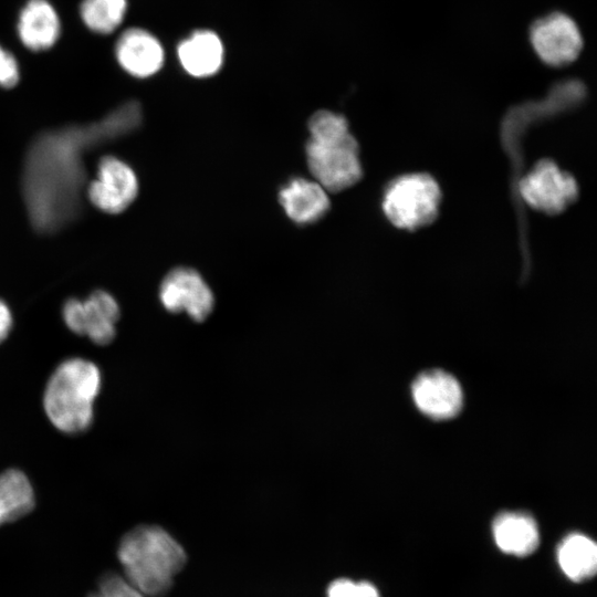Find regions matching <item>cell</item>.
I'll use <instances>...</instances> for the list:
<instances>
[{"mask_svg":"<svg viewBox=\"0 0 597 597\" xmlns=\"http://www.w3.org/2000/svg\"><path fill=\"white\" fill-rule=\"evenodd\" d=\"M101 384V371L94 363L75 357L62 362L51 375L43 395V408L51 423L69 434L88 429Z\"/></svg>","mask_w":597,"mask_h":597,"instance_id":"277c9868","label":"cell"},{"mask_svg":"<svg viewBox=\"0 0 597 597\" xmlns=\"http://www.w3.org/2000/svg\"><path fill=\"white\" fill-rule=\"evenodd\" d=\"M115 55L119 65L136 77H148L164 64V49L149 32L132 28L118 38Z\"/></svg>","mask_w":597,"mask_h":597,"instance_id":"7c38bea8","label":"cell"},{"mask_svg":"<svg viewBox=\"0 0 597 597\" xmlns=\"http://www.w3.org/2000/svg\"><path fill=\"white\" fill-rule=\"evenodd\" d=\"M126 9V0H83L80 13L88 29L108 34L122 23Z\"/></svg>","mask_w":597,"mask_h":597,"instance_id":"d6986e66","label":"cell"},{"mask_svg":"<svg viewBox=\"0 0 597 597\" xmlns=\"http://www.w3.org/2000/svg\"><path fill=\"white\" fill-rule=\"evenodd\" d=\"M62 316L73 333L86 336L97 345H107L116 334L119 307L111 294L96 291L83 301H66Z\"/></svg>","mask_w":597,"mask_h":597,"instance_id":"ba28073f","label":"cell"},{"mask_svg":"<svg viewBox=\"0 0 597 597\" xmlns=\"http://www.w3.org/2000/svg\"><path fill=\"white\" fill-rule=\"evenodd\" d=\"M138 181L133 169L124 161L106 156L101 159L96 178L87 188L88 199L98 209L119 213L136 198Z\"/></svg>","mask_w":597,"mask_h":597,"instance_id":"30bf717a","label":"cell"},{"mask_svg":"<svg viewBox=\"0 0 597 597\" xmlns=\"http://www.w3.org/2000/svg\"><path fill=\"white\" fill-rule=\"evenodd\" d=\"M60 19L48 0H29L18 20V34L30 50L51 48L60 35Z\"/></svg>","mask_w":597,"mask_h":597,"instance_id":"5bb4252c","label":"cell"},{"mask_svg":"<svg viewBox=\"0 0 597 597\" xmlns=\"http://www.w3.org/2000/svg\"><path fill=\"white\" fill-rule=\"evenodd\" d=\"M492 531L498 547L510 555H531L540 543L537 524L524 512L500 513L493 521Z\"/></svg>","mask_w":597,"mask_h":597,"instance_id":"9a60e30c","label":"cell"},{"mask_svg":"<svg viewBox=\"0 0 597 597\" xmlns=\"http://www.w3.org/2000/svg\"><path fill=\"white\" fill-rule=\"evenodd\" d=\"M326 597H380L378 589L369 582H353L348 578L333 580L326 590Z\"/></svg>","mask_w":597,"mask_h":597,"instance_id":"44dd1931","label":"cell"},{"mask_svg":"<svg viewBox=\"0 0 597 597\" xmlns=\"http://www.w3.org/2000/svg\"><path fill=\"white\" fill-rule=\"evenodd\" d=\"M88 597H146L134 587L124 576L114 572L103 574L97 583L96 590Z\"/></svg>","mask_w":597,"mask_h":597,"instance_id":"ffe728a7","label":"cell"},{"mask_svg":"<svg viewBox=\"0 0 597 597\" xmlns=\"http://www.w3.org/2000/svg\"><path fill=\"white\" fill-rule=\"evenodd\" d=\"M440 199V188L431 176L410 174L399 177L386 189L383 210L395 227L417 230L434 221Z\"/></svg>","mask_w":597,"mask_h":597,"instance_id":"5b68a950","label":"cell"},{"mask_svg":"<svg viewBox=\"0 0 597 597\" xmlns=\"http://www.w3.org/2000/svg\"><path fill=\"white\" fill-rule=\"evenodd\" d=\"M12 327V315L9 307L0 300V343L9 335Z\"/></svg>","mask_w":597,"mask_h":597,"instance_id":"603a6c76","label":"cell"},{"mask_svg":"<svg viewBox=\"0 0 597 597\" xmlns=\"http://www.w3.org/2000/svg\"><path fill=\"white\" fill-rule=\"evenodd\" d=\"M287 217L297 224L318 221L329 209L327 190L316 180L292 178L279 192Z\"/></svg>","mask_w":597,"mask_h":597,"instance_id":"4fadbf2b","label":"cell"},{"mask_svg":"<svg viewBox=\"0 0 597 597\" xmlns=\"http://www.w3.org/2000/svg\"><path fill=\"white\" fill-rule=\"evenodd\" d=\"M117 557L124 577L144 596L164 597L187 562L182 546L164 528L139 525L121 540Z\"/></svg>","mask_w":597,"mask_h":597,"instance_id":"7a4b0ae2","label":"cell"},{"mask_svg":"<svg viewBox=\"0 0 597 597\" xmlns=\"http://www.w3.org/2000/svg\"><path fill=\"white\" fill-rule=\"evenodd\" d=\"M34 505L32 484L21 470L0 473V526L25 516Z\"/></svg>","mask_w":597,"mask_h":597,"instance_id":"ac0fdd59","label":"cell"},{"mask_svg":"<svg viewBox=\"0 0 597 597\" xmlns=\"http://www.w3.org/2000/svg\"><path fill=\"white\" fill-rule=\"evenodd\" d=\"M411 392L417 408L437 420L452 418L462 408L463 394L460 384L441 369L419 374L412 383Z\"/></svg>","mask_w":597,"mask_h":597,"instance_id":"8fae6325","label":"cell"},{"mask_svg":"<svg viewBox=\"0 0 597 597\" xmlns=\"http://www.w3.org/2000/svg\"><path fill=\"white\" fill-rule=\"evenodd\" d=\"M557 561L569 579L576 583L587 580L597 570V546L588 536L572 533L557 547Z\"/></svg>","mask_w":597,"mask_h":597,"instance_id":"e0dca14e","label":"cell"},{"mask_svg":"<svg viewBox=\"0 0 597 597\" xmlns=\"http://www.w3.org/2000/svg\"><path fill=\"white\" fill-rule=\"evenodd\" d=\"M178 57L184 70L196 77L214 74L223 61V46L211 31H197L178 46Z\"/></svg>","mask_w":597,"mask_h":597,"instance_id":"2e32d148","label":"cell"},{"mask_svg":"<svg viewBox=\"0 0 597 597\" xmlns=\"http://www.w3.org/2000/svg\"><path fill=\"white\" fill-rule=\"evenodd\" d=\"M519 189L531 208L548 214L561 213L578 195L574 177L551 160L537 163L523 177Z\"/></svg>","mask_w":597,"mask_h":597,"instance_id":"8992f818","label":"cell"},{"mask_svg":"<svg viewBox=\"0 0 597 597\" xmlns=\"http://www.w3.org/2000/svg\"><path fill=\"white\" fill-rule=\"evenodd\" d=\"M306 161L315 180L327 191H342L362 177L359 148L346 118L329 111L315 113L308 122Z\"/></svg>","mask_w":597,"mask_h":597,"instance_id":"3957f363","label":"cell"},{"mask_svg":"<svg viewBox=\"0 0 597 597\" xmlns=\"http://www.w3.org/2000/svg\"><path fill=\"white\" fill-rule=\"evenodd\" d=\"M159 298L164 307L172 313L185 312L201 322L211 313L214 297L207 282L195 270L177 268L163 280Z\"/></svg>","mask_w":597,"mask_h":597,"instance_id":"9c48e42d","label":"cell"},{"mask_svg":"<svg viewBox=\"0 0 597 597\" xmlns=\"http://www.w3.org/2000/svg\"><path fill=\"white\" fill-rule=\"evenodd\" d=\"M140 105L127 102L90 125H74L40 134L25 156L22 185L34 228L52 232L81 210L85 186V154L103 143L135 130Z\"/></svg>","mask_w":597,"mask_h":597,"instance_id":"6da1fadb","label":"cell"},{"mask_svg":"<svg viewBox=\"0 0 597 597\" xmlns=\"http://www.w3.org/2000/svg\"><path fill=\"white\" fill-rule=\"evenodd\" d=\"M530 41L537 56L555 67L574 62L583 48L578 25L562 12H552L534 21L530 28Z\"/></svg>","mask_w":597,"mask_h":597,"instance_id":"52a82bcc","label":"cell"},{"mask_svg":"<svg viewBox=\"0 0 597 597\" xmlns=\"http://www.w3.org/2000/svg\"><path fill=\"white\" fill-rule=\"evenodd\" d=\"M19 81V66L14 56L0 45V85L12 87Z\"/></svg>","mask_w":597,"mask_h":597,"instance_id":"7402d4cb","label":"cell"}]
</instances>
